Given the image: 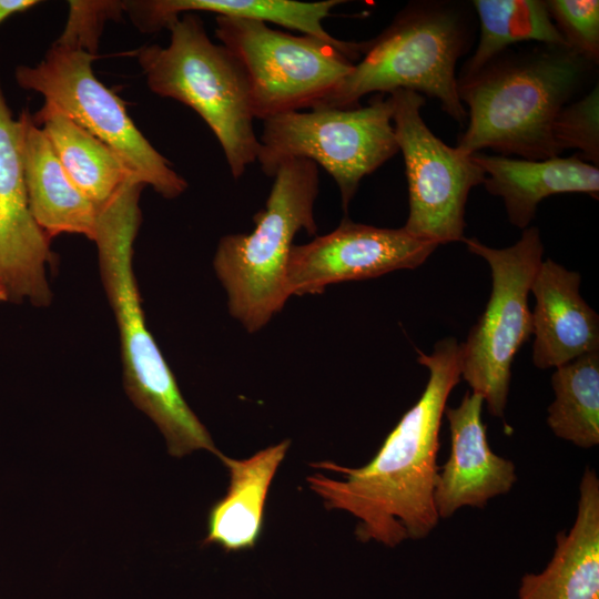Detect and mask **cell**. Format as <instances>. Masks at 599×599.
<instances>
[{
  "mask_svg": "<svg viewBox=\"0 0 599 599\" xmlns=\"http://www.w3.org/2000/svg\"><path fill=\"white\" fill-rule=\"evenodd\" d=\"M417 362L429 369L427 385L364 466L348 468L329 460L311 466L337 473L306 478L327 509H339L358 519L359 541L396 547L427 537L439 517L434 502L438 474L439 429L450 392L461 376L460 344L448 337L432 354L418 351Z\"/></svg>",
  "mask_w": 599,
  "mask_h": 599,
  "instance_id": "1",
  "label": "cell"
},
{
  "mask_svg": "<svg viewBox=\"0 0 599 599\" xmlns=\"http://www.w3.org/2000/svg\"><path fill=\"white\" fill-rule=\"evenodd\" d=\"M595 67L565 45L505 50L473 75L457 79L468 125L456 148L466 155L491 149L527 160L559 156L555 120L583 90Z\"/></svg>",
  "mask_w": 599,
  "mask_h": 599,
  "instance_id": "2",
  "label": "cell"
},
{
  "mask_svg": "<svg viewBox=\"0 0 599 599\" xmlns=\"http://www.w3.org/2000/svg\"><path fill=\"white\" fill-rule=\"evenodd\" d=\"M143 187L134 182L125 184L100 210L94 238L102 284L119 328L124 388L158 426L172 456L204 449L219 457L222 453L182 396L145 323L132 264Z\"/></svg>",
  "mask_w": 599,
  "mask_h": 599,
  "instance_id": "3",
  "label": "cell"
},
{
  "mask_svg": "<svg viewBox=\"0 0 599 599\" xmlns=\"http://www.w3.org/2000/svg\"><path fill=\"white\" fill-rule=\"evenodd\" d=\"M473 22L459 2L408 3L377 37L364 41L352 71L315 109H349L368 93L409 90L438 99L464 124L467 112L458 95L456 64L470 48Z\"/></svg>",
  "mask_w": 599,
  "mask_h": 599,
  "instance_id": "4",
  "label": "cell"
},
{
  "mask_svg": "<svg viewBox=\"0 0 599 599\" xmlns=\"http://www.w3.org/2000/svg\"><path fill=\"white\" fill-rule=\"evenodd\" d=\"M317 164L290 159L280 164L265 206L248 234L220 238L213 268L222 284L227 308L245 331L255 333L282 311L290 292L287 263L300 231L315 235L314 204L318 195Z\"/></svg>",
  "mask_w": 599,
  "mask_h": 599,
  "instance_id": "5",
  "label": "cell"
},
{
  "mask_svg": "<svg viewBox=\"0 0 599 599\" xmlns=\"http://www.w3.org/2000/svg\"><path fill=\"white\" fill-rule=\"evenodd\" d=\"M170 43L145 45L138 62L150 90L193 109L216 136L234 179L260 151L245 70L225 45L207 35L200 16L187 12L170 27Z\"/></svg>",
  "mask_w": 599,
  "mask_h": 599,
  "instance_id": "6",
  "label": "cell"
},
{
  "mask_svg": "<svg viewBox=\"0 0 599 599\" xmlns=\"http://www.w3.org/2000/svg\"><path fill=\"white\" fill-rule=\"evenodd\" d=\"M215 35L242 63L255 119L315 109L352 71L363 42L332 43L294 35L267 23L215 17Z\"/></svg>",
  "mask_w": 599,
  "mask_h": 599,
  "instance_id": "7",
  "label": "cell"
},
{
  "mask_svg": "<svg viewBox=\"0 0 599 599\" xmlns=\"http://www.w3.org/2000/svg\"><path fill=\"white\" fill-rule=\"evenodd\" d=\"M390 97L366 106L309 109L263 121L256 161L273 177L290 159H306L324 167L336 182L347 211L361 181L398 152Z\"/></svg>",
  "mask_w": 599,
  "mask_h": 599,
  "instance_id": "8",
  "label": "cell"
},
{
  "mask_svg": "<svg viewBox=\"0 0 599 599\" xmlns=\"http://www.w3.org/2000/svg\"><path fill=\"white\" fill-rule=\"evenodd\" d=\"M81 50L53 43L40 63L19 65L14 77L26 90L43 95L123 162L133 177L166 200L185 192L187 182L141 133L124 101L98 80L92 62Z\"/></svg>",
  "mask_w": 599,
  "mask_h": 599,
  "instance_id": "9",
  "label": "cell"
},
{
  "mask_svg": "<svg viewBox=\"0 0 599 599\" xmlns=\"http://www.w3.org/2000/svg\"><path fill=\"white\" fill-rule=\"evenodd\" d=\"M463 242L490 266L493 290L485 312L460 344V376L493 416L502 417L512 361L532 334L528 294L544 246L535 226L526 227L520 240L506 248L488 247L476 238Z\"/></svg>",
  "mask_w": 599,
  "mask_h": 599,
  "instance_id": "10",
  "label": "cell"
},
{
  "mask_svg": "<svg viewBox=\"0 0 599 599\" xmlns=\"http://www.w3.org/2000/svg\"><path fill=\"white\" fill-rule=\"evenodd\" d=\"M389 97L408 185L409 212L403 227L438 245L463 241L467 197L484 183V170L471 155L447 145L429 130L420 115L422 94L397 90Z\"/></svg>",
  "mask_w": 599,
  "mask_h": 599,
  "instance_id": "11",
  "label": "cell"
},
{
  "mask_svg": "<svg viewBox=\"0 0 599 599\" xmlns=\"http://www.w3.org/2000/svg\"><path fill=\"white\" fill-rule=\"evenodd\" d=\"M438 246L404 227H376L345 217L331 233L292 246L287 288L290 295L319 294L334 283L415 268Z\"/></svg>",
  "mask_w": 599,
  "mask_h": 599,
  "instance_id": "12",
  "label": "cell"
},
{
  "mask_svg": "<svg viewBox=\"0 0 599 599\" xmlns=\"http://www.w3.org/2000/svg\"><path fill=\"white\" fill-rule=\"evenodd\" d=\"M21 140L22 119L12 116L0 85V276L9 300L45 307L52 252L30 209Z\"/></svg>",
  "mask_w": 599,
  "mask_h": 599,
  "instance_id": "13",
  "label": "cell"
},
{
  "mask_svg": "<svg viewBox=\"0 0 599 599\" xmlns=\"http://www.w3.org/2000/svg\"><path fill=\"white\" fill-rule=\"evenodd\" d=\"M484 398L467 392L455 407H446L450 454L439 467L434 502L439 518H448L469 506L483 508L507 494L517 480L515 464L495 454L481 419Z\"/></svg>",
  "mask_w": 599,
  "mask_h": 599,
  "instance_id": "14",
  "label": "cell"
},
{
  "mask_svg": "<svg viewBox=\"0 0 599 599\" xmlns=\"http://www.w3.org/2000/svg\"><path fill=\"white\" fill-rule=\"evenodd\" d=\"M580 275L548 258L541 262L530 291L532 362L547 369L599 349V317L579 293Z\"/></svg>",
  "mask_w": 599,
  "mask_h": 599,
  "instance_id": "15",
  "label": "cell"
},
{
  "mask_svg": "<svg viewBox=\"0 0 599 599\" xmlns=\"http://www.w3.org/2000/svg\"><path fill=\"white\" fill-rule=\"evenodd\" d=\"M517 599H599V479L587 467L575 522L556 536V549L539 573L521 577Z\"/></svg>",
  "mask_w": 599,
  "mask_h": 599,
  "instance_id": "16",
  "label": "cell"
},
{
  "mask_svg": "<svg viewBox=\"0 0 599 599\" xmlns=\"http://www.w3.org/2000/svg\"><path fill=\"white\" fill-rule=\"evenodd\" d=\"M484 170L487 191L500 196L510 223L526 229L545 197L560 193H586L598 199V166L580 159L555 156L527 160L477 152L471 155Z\"/></svg>",
  "mask_w": 599,
  "mask_h": 599,
  "instance_id": "17",
  "label": "cell"
},
{
  "mask_svg": "<svg viewBox=\"0 0 599 599\" xmlns=\"http://www.w3.org/2000/svg\"><path fill=\"white\" fill-rule=\"evenodd\" d=\"M22 119V160L32 215L51 238L61 233L94 241L99 209L73 184L47 135L28 111Z\"/></svg>",
  "mask_w": 599,
  "mask_h": 599,
  "instance_id": "18",
  "label": "cell"
},
{
  "mask_svg": "<svg viewBox=\"0 0 599 599\" xmlns=\"http://www.w3.org/2000/svg\"><path fill=\"white\" fill-rule=\"evenodd\" d=\"M290 445L285 439L245 459L219 456L227 468L230 483L226 494L209 510L204 545H217L226 552L256 546L263 531L268 489Z\"/></svg>",
  "mask_w": 599,
  "mask_h": 599,
  "instance_id": "19",
  "label": "cell"
},
{
  "mask_svg": "<svg viewBox=\"0 0 599 599\" xmlns=\"http://www.w3.org/2000/svg\"><path fill=\"white\" fill-rule=\"evenodd\" d=\"M343 0L303 2L295 0H130L123 9L143 33L169 27L183 13L211 12L216 16L272 22L332 43H342L323 27Z\"/></svg>",
  "mask_w": 599,
  "mask_h": 599,
  "instance_id": "20",
  "label": "cell"
},
{
  "mask_svg": "<svg viewBox=\"0 0 599 599\" xmlns=\"http://www.w3.org/2000/svg\"><path fill=\"white\" fill-rule=\"evenodd\" d=\"M32 120L47 135L70 180L99 211L125 184L138 182L111 149L53 104L44 102Z\"/></svg>",
  "mask_w": 599,
  "mask_h": 599,
  "instance_id": "21",
  "label": "cell"
},
{
  "mask_svg": "<svg viewBox=\"0 0 599 599\" xmlns=\"http://www.w3.org/2000/svg\"><path fill=\"white\" fill-rule=\"evenodd\" d=\"M470 4L479 19V41L457 79L473 75L495 57L521 42L567 47L550 17L547 1L475 0Z\"/></svg>",
  "mask_w": 599,
  "mask_h": 599,
  "instance_id": "22",
  "label": "cell"
},
{
  "mask_svg": "<svg viewBox=\"0 0 599 599\" xmlns=\"http://www.w3.org/2000/svg\"><path fill=\"white\" fill-rule=\"evenodd\" d=\"M555 400L547 423L556 436L579 447L599 444V352L593 351L556 367L551 377Z\"/></svg>",
  "mask_w": 599,
  "mask_h": 599,
  "instance_id": "23",
  "label": "cell"
},
{
  "mask_svg": "<svg viewBox=\"0 0 599 599\" xmlns=\"http://www.w3.org/2000/svg\"><path fill=\"white\" fill-rule=\"evenodd\" d=\"M554 141L560 152L578 150L577 155L595 165L599 163V85L566 104L558 113Z\"/></svg>",
  "mask_w": 599,
  "mask_h": 599,
  "instance_id": "24",
  "label": "cell"
},
{
  "mask_svg": "<svg viewBox=\"0 0 599 599\" xmlns=\"http://www.w3.org/2000/svg\"><path fill=\"white\" fill-rule=\"evenodd\" d=\"M550 17L567 47L593 64L599 60V1L550 0Z\"/></svg>",
  "mask_w": 599,
  "mask_h": 599,
  "instance_id": "25",
  "label": "cell"
},
{
  "mask_svg": "<svg viewBox=\"0 0 599 599\" xmlns=\"http://www.w3.org/2000/svg\"><path fill=\"white\" fill-rule=\"evenodd\" d=\"M122 11L123 1H69L65 28L54 43L95 54L104 22Z\"/></svg>",
  "mask_w": 599,
  "mask_h": 599,
  "instance_id": "26",
  "label": "cell"
},
{
  "mask_svg": "<svg viewBox=\"0 0 599 599\" xmlns=\"http://www.w3.org/2000/svg\"><path fill=\"white\" fill-rule=\"evenodd\" d=\"M39 3L37 0H0V24L9 17L24 12Z\"/></svg>",
  "mask_w": 599,
  "mask_h": 599,
  "instance_id": "27",
  "label": "cell"
},
{
  "mask_svg": "<svg viewBox=\"0 0 599 599\" xmlns=\"http://www.w3.org/2000/svg\"><path fill=\"white\" fill-rule=\"evenodd\" d=\"M9 300L8 298V293H7V290H6V286L3 284V281L0 276V302H3V301H7Z\"/></svg>",
  "mask_w": 599,
  "mask_h": 599,
  "instance_id": "28",
  "label": "cell"
}]
</instances>
